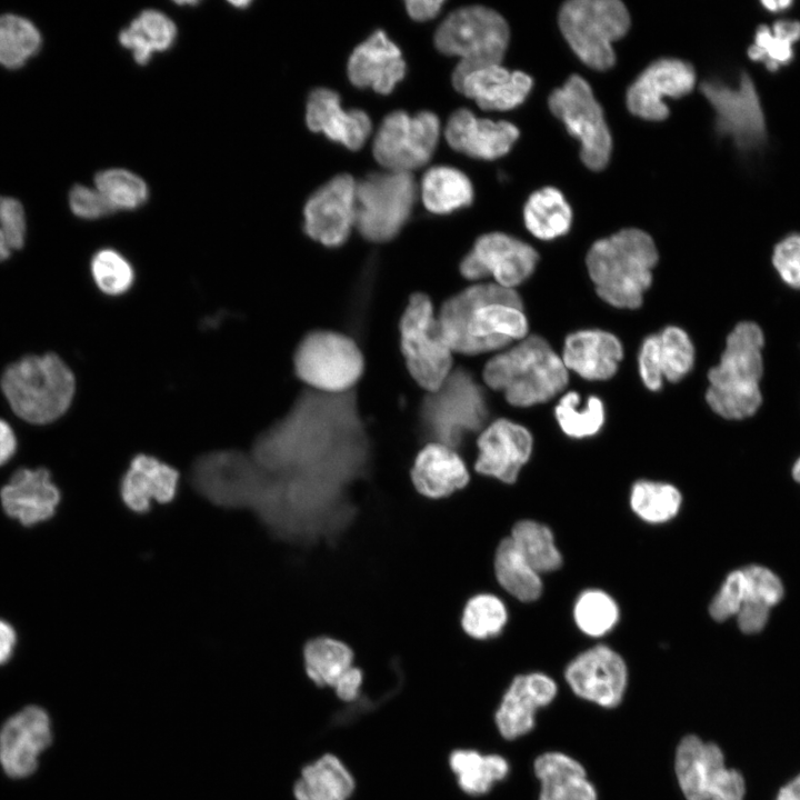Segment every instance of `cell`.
Masks as SVG:
<instances>
[{"label": "cell", "mask_w": 800, "mask_h": 800, "mask_svg": "<svg viewBox=\"0 0 800 800\" xmlns=\"http://www.w3.org/2000/svg\"><path fill=\"white\" fill-rule=\"evenodd\" d=\"M96 189L116 210H132L148 199L144 181L124 169H109L99 172L94 179Z\"/></svg>", "instance_id": "47"}, {"label": "cell", "mask_w": 800, "mask_h": 800, "mask_svg": "<svg viewBox=\"0 0 800 800\" xmlns=\"http://www.w3.org/2000/svg\"><path fill=\"white\" fill-rule=\"evenodd\" d=\"M307 126L351 150H358L371 132V121L361 110L344 111L337 92L318 88L311 91L306 112Z\"/></svg>", "instance_id": "28"}, {"label": "cell", "mask_w": 800, "mask_h": 800, "mask_svg": "<svg viewBox=\"0 0 800 800\" xmlns=\"http://www.w3.org/2000/svg\"><path fill=\"white\" fill-rule=\"evenodd\" d=\"M416 199L417 184L410 172L370 173L356 183L354 227L368 241H390L408 221Z\"/></svg>", "instance_id": "10"}, {"label": "cell", "mask_w": 800, "mask_h": 800, "mask_svg": "<svg viewBox=\"0 0 800 800\" xmlns=\"http://www.w3.org/2000/svg\"><path fill=\"white\" fill-rule=\"evenodd\" d=\"M533 772L540 782L538 800H598L586 768L567 753L548 751L538 756Z\"/></svg>", "instance_id": "33"}, {"label": "cell", "mask_w": 800, "mask_h": 800, "mask_svg": "<svg viewBox=\"0 0 800 800\" xmlns=\"http://www.w3.org/2000/svg\"><path fill=\"white\" fill-rule=\"evenodd\" d=\"M694 348L688 333L669 326L661 332L648 336L638 356L639 374L651 391H659L663 380L678 382L693 367Z\"/></svg>", "instance_id": "24"}, {"label": "cell", "mask_w": 800, "mask_h": 800, "mask_svg": "<svg viewBox=\"0 0 800 800\" xmlns=\"http://www.w3.org/2000/svg\"><path fill=\"white\" fill-rule=\"evenodd\" d=\"M623 358L620 340L603 330H580L566 338L562 361L580 377L591 381L613 377Z\"/></svg>", "instance_id": "30"}, {"label": "cell", "mask_w": 800, "mask_h": 800, "mask_svg": "<svg viewBox=\"0 0 800 800\" xmlns=\"http://www.w3.org/2000/svg\"><path fill=\"white\" fill-rule=\"evenodd\" d=\"M297 377L312 390L341 393L361 378L364 360L357 342L340 332L316 330L306 334L293 356Z\"/></svg>", "instance_id": "11"}, {"label": "cell", "mask_w": 800, "mask_h": 800, "mask_svg": "<svg viewBox=\"0 0 800 800\" xmlns=\"http://www.w3.org/2000/svg\"><path fill=\"white\" fill-rule=\"evenodd\" d=\"M539 256L528 243L502 232L479 237L463 257L459 270L474 281L492 277L494 283L514 289L534 271Z\"/></svg>", "instance_id": "17"}, {"label": "cell", "mask_w": 800, "mask_h": 800, "mask_svg": "<svg viewBox=\"0 0 800 800\" xmlns=\"http://www.w3.org/2000/svg\"><path fill=\"white\" fill-rule=\"evenodd\" d=\"M1 388L12 410L31 423H48L69 408L73 373L54 353L28 356L7 368Z\"/></svg>", "instance_id": "7"}, {"label": "cell", "mask_w": 800, "mask_h": 800, "mask_svg": "<svg viewBox=\"0 0 800 800\" xmlns=\"http://www.w3.org/2000/svg\"><path fill=\"white\" fill-rule=\"evenodd\" d=\"M532 446V436L526 427L508 419H497L478 437L474 469L483 476L513 483L528 462Z\"/></svg>", "instance_id": "22"}, {"label": "cell", "mask_w": 800, "mask_h": 800, "mask_svg": "<svg viewBox=\"0 0 800 800\" xmlns=\"http://www.w3.org/2000/svg\"><path fill=\"white\" fill-rule=\"evenodd\" d=\"M523 220L531 234L553 240L566 234L572 222V210L560 190L544 187L534 191L523 208Z\"/></svg>", "instance_id": "36"}, {"label": "cell", "mask_w": 800, "mask_h": 800, "mask_svg": "<svg viewBox=\"0 0 800 800\" xmlns=\"http://www.w3.org/2000/svg\"><path fill=\"white\" fill-rule=\"evenodd\" d=\"M490 417L483 388L464 368L453 369L442 384L420 402L418 426L431 443L460 448L467 436L482 431Z\"/></svg>", "instance_id": "6"}, {"label": "cell", "mask_w": 800, "mask_h": 800, "mask_svg": "<svg viewBox=\"0 0 800 800\" xmlns=\"http://www.w3.org/2000/svg\"><path fill=\"white\" fill-rule=\"evenodd\" d=\"M743 579L740 569L732 570L724 579L709 606V613L716 621L736 617L742 604Z\"/></svg>", "instance_id": "52"}, {"label": "cell", "mask_w": 800, "mask_h": 800, "mask_svg": "<svg viewBox=\"0 0 800 800\" xmlns=\"http://www.w3.org/2000/svg\"><path fill=\"white\" fill-rule=\"evenodd\" d=\"M464 461L451 448L428 443L419 451L411 468V480L419 493L439 499L464 488L469 482Z\"/></svg>", "instance_id": "32"}, {"label": "cell", "mask_w": 800, "mask_h": 800, "mask_svg": "<svg viewBox=\"0 0 800 800\" xmlns=\"http://www.w3.org/2000/svg\"><path fill=\"white\" fill-rule=\"evenodd\" d=\"M250 453L267 470L253 512L276 537L332 543L352 523L350 490L368 476L373 453L354 389L304 390Z\"/></svg>", "instance_id": "1"}, {"label": "cell", "mask_w": 800, "mask_h": 800, "mask_svg": "<svg viewBox=\"0 0 800 800\" xmlns=\"http://www.w3.org/2000/svg\"><path fill=\"white\" fill-rule=\"evenodd\" d=\"M439 134L440 122L434 113L393 111L376 133L373 156L388 171L410 172L431 159Z\"/></svg>", "instance_id": "15"}, {"label": "cell", "mask_w": 800, "mask_h": 800, "mask_svg": "<svg viewBox=\"0 0 800 800\" xmlns=\"http://www.w3.org/2000/svg\"><path fill=\"white\" fill-rule=\"evenodd\" d=\"M573 618L581 632L598 638L614 628L619 620V608L607 592L588 589L577 598Z\"/></svg>", "instance_id": "45"}, {"label": "cell", "mask_w": 800, "mask_h": 800, "mask_svg": "<svg viewBox=\"0 0 800 800\" xmlns=\"http://www.w3.org/2000/svg\"><path fill=\"white\" fill-rule=\"evenodd\" d=\"M4 512L23 526L51 518L60 502V491L44 468L18 470L1 489Z\"/></svg>", "instance_id": "26"}, {"label": "cell", "mask_w": 800, "mask_h": 800, "mask_svg": "<svg viewBox=\"0 0 800 800\" xmlns=\"http://www.w3.org/2000/svg\"><path fill=\"white\" fill-rule=\"evenodd\" d=\"M682 503L678 488L667 482L639 480L630 493V507L643 521L664 523L674 518Z\"/></svg>", "instance_id": "42"}, {"label": "cell", "mask_w": 800, "mask_h": 800, "mask_svg": "<svg viewBox=\"0 0 800 800\" xmlns=\"http://www.w3.org/2000/svg\"><path fill=\"white\" fill-rule=\"evenodd\" d=\"M772 32L780 34L793 43L800 39V22L794 20H778L772 26Z\"/></svg>", "instance_id": "59"}, {"label": "cell", "mask_w": 800, "mask_h": 800, "mask_svg": "<svg viewBox=\"0 0 800 800\" xmlns=\"http://www.w3.org/2000/svg\"><path fill=\"white\" fill-rule=\"evenodd\" d=\"M761 3L768 10L776 11L789 7L792 2L790 0H763Z\"/></svg>", "instance_id": "61"}, {"label": "cell", "mask_w": 800, "mask_h": 800, "mask_svg": "<svg viewBox=\"0 0 800 800\" xmlns=\"http://www.w3.org/2000/svg\"><path fill=\"white\" fill-rule=\"evenodd\" d=\"M700 89L714 110L719 133L729 136L738 147L744 149L764 139V113L753 80L748 73L743 72L736 86L708 80L701 83Z\"/></svg>", "instance_id": "16"}, {"label": "cell", "mask_w": 800, "mask_h": 800, "mask_svg": "<svg viewBox=\"0 0 800 800\" xmlns=\"http://www.w3.org/2000/svg\"><path fill=\"white\" fill-rule=\"evenodd\" d=\"M17 440L10 426L0 419V466L7 462L16 451Z\"/></svg>", "instance_id": "58"}, {"label": "cell", "mask_w": 800, "mask_h": 800, "mask_svg": "<svg viewBox=\"0 0 800 800\" xmlns=\"http://www.w3.org/2000/svg\"><path fill=\"white\" fill-rule=\"evenodd\" d=\"M674 772L686 800H744L742 774L726 766L718 744L696 734L684 736L678 743Z\"/></svg>", "instance_id": "13"}, {"label": "cell", "mask_w": 800, "mask_h": 800, "mask_svg": "<svg viewBox=\"0 0 800 800\" xmlns=\"http://www.w3.org/2000/svg\"><path fill=\"white\" fill-rule=\"evenodd\" d=\"M356 181L338 174L320 187L306 202L304 232L326 247L343 244L356 220Z\"/></svg>", "instance_id": "19"}, {"label": "cell", "mask_w": 800, "mask_h": 800, "mask_svg": "<svg viewBox=\"0 0 800 800\" xmlns=\"http://www.w3.org/2000/svg\"><path fill=\"white\" fill-rule=\"evenodd\" d=\"M483 380L489 388L501 391L510 404L531 407L562 391L568 371L542 337L530 336L492 357L484 366Z\"/></svg>", "instance_id": "5"}, {"label": "cell", "mask_w": 800, "mask_h": 800, "mask_svg": "<svg viewBox=\"0 0 800 800\" xmlns=\"http://www.w3.org/2000/svg\"><path fill=\"white\" fill-rule=\"evenodd\" d=\"M557 693V682L546 673L516 676L494 711L493 720L499 734L506 740L528 734L536 726L538 710L549 706Z\"/></svg>", "instance_id": "23"}, {"label": "cell", "mask_w": 800, "mask_h": 800, "mask_svg": "<svg viewBox=\"0 0 800 800\" xmlns=\"http://www.w3.org/2000/svg\"><path fill=\"white\" fill-rule=\"evenodd\" d=\"M531 88L529 74L492 64L467 73L456 90L473 99L483 110L503 111L521 104Z\"/></svg>", "instance_id": "31"}, {"label": "cell", "mask_w": 800, "mask_h": 800, "mask_svg": "<svg viewBox=\"0 0 800 800\" xmlns=\"http://www.w3.org/2000/svg\"><path fill=\"white\" fill-rule=\"evenodd\" d=\"M514 289L494 282L477 283L447 299L437 321L452 352L477 356L524 339L528 320Z\"/></svg>", "instance_id": "2"}, {"label": "cell", "mask_w": 800, "mask_h": 800, "mask_svg": "<svg viewBox=\"0 0 800 800\" xmlns=\"http://www.w3.org/2000/svg\"><path fill=\"white\" fill-rule=\"evenodd\" d=\"M399 331L410 376L428 392L437 390L452 371V351L442 339L428 294L410 296Z\"/></svg>", "instance_id": "12"}, {"label": "cell", "mask_w": 800, "mask_h": 800, "mask_svg": "<svg viewBox=\"0 0 800 800\" xmlns=\"http://www.w3.org/2000/svg\"><path fill=\"white\" fill-rule=\"evenodd\" d=\"M658 252L652 238L628 228L596 241L587 268L599 297L620 309L639 308L651 286Z\"/></svg>", "instance_id": "3"}, {"label": "cell", "mask_w": 800, "mask_h": 800, "mask_svg": "<svg viewBox=\"0 0 800 800\" xmlns=\"http://www.w3.org/2000/svg\"><path fill=\"white\" fill-rule=\"evenodd\" d=\"M41 36L29 20L14 16H0V64L16 69L36 54Z\"/></svg>", "instance_id": "44"}, {"label": "cell", "mask_w": 800, "mask_h": 800, "mask_svg": "<svg viewBox=\"0 0 800 800\" xmlns=\"http://www.w3.org/2000/svg\"><path fill=\"white\" fill-rule=\"evenodd\" d=\"M444 134L452 149L472 158L493 160L510 151L519 130L510 122L479 119L468 109H459L450 116Z\"/></svg>", "instance_id": "25"}, {"label": "cell", "mask_w": 800, "mask_h": 800, "mask_svg": "<svg viewBox=\"0 0 800 800\" xmlns=\"http://www.w3.org/2000/svg\"><path fill=\"white\" fill-rule=\"evenodd\" d=\"M509 42V28L494 10L468 6L451 12L434 33L437 49L460 58L452 73L456 88L462 78L477 69L500 64Z\"/></svg>", "instance_id": "8"}, {"label": "cell", "mask_w": 800, "mask_h": 800, "mask_svg": "<svg viewBox=\"0 0 800 800\" xmlns=\"http://www.w3.org/2000/svg\"><path fill=\"white\" fill-rule=\"evenodd\" d=\"M507 621L508 611L502 600L494 594L480 593L466 603L461 624L471 638L487 640L500 634Z\"/></svg>", "instance_id": "46"}, {"label": "cell", "mask_w": 800, "mask_h": 800, "mask_svg": "<svg viewBox=\"0 0 800 800\" xmlns=\"http://www.w3.org/2000/svg\"><path fill=\"white\" fill-rule=\"evenodd\" d=\"M792 477L798 483H800V457L793 463Z\"/></svg>", "instance_id": "62"}, {"label": "cell", "mask_w": 800, "mask_h": 800, "mask_svg": "<svg viewBox=\"0 0 800 800\" xmlns=\"http://www.w3.org/2000/svg\"><path fill=\"white\" fill-rule=\"evenodd\" d=\"M741 570L743 579L741 608L764 607L771 610L782 600L783 583L772 570L760 564H749Z\"/></svg>", "instance_id": "48"}, {"label": "cell", "mask_w": 800, "mask_h": 800, "mask_svg": "<svg viewBox=\"0 0 800 800\" xmlns=\"http://www.w3.org/2000/svg\"><path fill=\"white\" fill-rule=\"evenodd\" d=\"M362 684V670L352 666L339 678L332 689L339 700L343 702H353L360 697Z\"/></svg>", "instance_id": "55"}, {"label": "cell", "mask_w": 800, "mask_h": 800, "mask_svg": "<svg viewBox=\"0 0 800 800\" xmlns=\"http://www.w3.org/2000/svg\"><path fill=\"white\" fill-rule=\"evenodd\" d=\"M749 58L753 61H760L766 67L776 71L780 64L787 63L792 59V43L766 26L758 27L754 34V43L748 48Z\"/></svg>", "instance_id": "50"}, {"label": "cell", "mask_w": 800, "mask_h": 800, "mask_svg": "<svg viewBox=\"0 0 800 800\" xmlns=\"http://www.w3.org/2000/svg\"><path fill=\"white\" fill-rule=\"evenodd\" d=\"M448 766L460 790L472 797L488 793L510 772L509 761L503 756L471 748L454 749L448 757Z\"/></svg>", "instance_id": "35"}, {"label": "cell", "mask_w": 800, "mask_h": 800, "mask_svg": "<svg viewBox=\"0 0 800 800\" xmlns=\"http://www.w3.org/2000/svg\"><path fill=\"white\" fill-rule=\"evenodd\" d=\"M17 636L14 629L0 619V664L6 663L14 649Z\"/></svg>", "instance_id": "57"}, {"label": "cell", "mask_w": 800, "mask_h": 800, "mask_svg": "<svg viewBox=\"0 0 800 800\" xmlns=\"http://www.w3.org/2000/svg\"><path fill=\"white\" fill-rule=\"evenodd\" d=\"M404 73L400 49L381 30L357 46L348 62V77L354 86L382 94L390 93Z\"/></svg>", "instance_id": "27"}, {"label": "cell", "mask_w": 800, "mask_h": 800, "mask_svg": "<svg viewBox=\"0 0 800 800\" xmlns=\"http://www.w3.org/2000/svg\"><path fill=\"white\" fill-rule=\"evenodd\" d=\"M561 430L570 438L582 439L597 434L606 419L604 404L597 396H590L581 407V397L574 391L561 397L554 408Z\"/></svg>", "instance_id": "43"}, {"label": "cell", "mask_w": 800, "mask_h": 800, "mask_svg": "<svg viewBox=\"0 0 800 800\" xmlns=\"http://www.w3.org/2000/svg\"><path fill=\"white\" fill-rule=\"evenodd\" d=\"M776 800H800V774L779 790Z\"/></svg>", "instance_id": "60"}, {"label": "cell", "mask_w": 800, "mask_h": 800, "mask_svg": "<svg viewBox=\"0 0 800 800\" xmlns=\"http://www.w3.org/2000/svg\"><path fill=\"white\" fill-rule=\"evenodd\" d=\"M764 334L753 321H741L726 339L720 361L708 372L706 401L728 420L752 417L762 403Z\"/></svg>", "instance_id": "4"}, {"label": "cell", "mask_w": 800, "mask_h": 800, "mask_svg": "<svg viewBox=\"0 0 800 800\" xmlns=\"http://www.w3.org/2000/svg\"><path fill=\"white\" fill-rule=\"evenodd\" d=\"M176 37V24L166 14L148 9L120 32L119 41L131 50L137 63L146 64L153 52L169 49Z\"/></svg>", "instance_id": "37"}, {"label": "cell", "mask_w": 800, "mask_h": 800, "mask_svg": "<svg viewBox=\"0 0 800 800\" xmlns=\"http://www.w3.org/2000/svg\"><path fill=\"white\" fill-rule=\"evenodd\" d=\"M72 212L83 219H98L117 211L97 190L84 186H74L69 196Z\"/></svg>", "instance_id": "54"}, {"label": "cell", "mask_w": 800, "mask_h": 800, "mask_svg": "<svg viewBox=\"0 0 800 800\" xmlns=\"http://www.w3.org/2000/svg\"><path fill=\"white\" fill-rule=\"evenodd\" d=\"M494 573L500 586L522 602L537 600L542 592L540 573L523 558L510 537L499 543Z\"/></svg>", "instance_id": "39"}, {"label": "cell", "mask_w": 800, "mask_h": 800, "mask_svg": "<svg viewBox=\"0 0 800 800\" xmlns=\"http://www.w3.org/2000/svg\"><path fill=\"white\" fill-rule=\"evenodd\" d=\"M354 653L344 642L329 637L309 640L303 648L304 669L320 688H332L353 664Z\"/></svg>", "instance_id": "40"}, {"label": "cell", "mask_w": 800, "mask_h": 800, "mask_svg": "<svg viewBox=\"0 0 800 800\" xmlns=\"http://www.w3.org/2000/svg\"><path fill=\"white\" fill-rule=\"evenodd\" d=\"M420 191L424 207L439 214L467 207L473 199L468 177L456 168L444 166L430 168L423 174Z\"/></svg>", "instance_id": "38"}, {"label": "cell", "mask_w": 800, "mask_h": 800, "mask_svg": "<svg viewBox=\"0 0 800 800\" xmlns=\"http://www.w3.org/2000/svg\"><path fill=\"white\" fill-rule=\"evenodd\" d=\"M442 4L440 0H409L406 8L412 19L423 21L437 16Z\"/></svg>", "instance_id": "56"}, {"label": "cell", "mask_w": 800, "mask_h": 800, "mask_svg": "<svg viewBox=\"0 0 800 800\" xmlns=\"http://www.w3.org/2000/svg\"><path fill=\"white\" fill-rule=\"evenodd\" d=\"M692 66L676 58H662L648 66L627 91V107L634 116L660 121L669 116L666 98H680L694 87Z\"/></svg>", "instance_id": "20"}, {"label": "cell", "mask_w": 800, "mask_h": 800, "mask_svg": "<svg viewBox=\"0 0 800 800\" xmlns=\"http://www.w3.org/2000/svg\"><path fill=\"white\" fill-rule=\"evenodd\" d=\"M91 273L99 289L111 296L124 293L133 282V269L128 260L112 249L98 251L91 261Z\"/></svg>", "instance_id": "49"}, {"label": "cell", "mask_w": 800, "mask_h": 800, "mask_svg": "<svg viewBox=\"0 0 800 800\" xmlns=\"http://www.w3.org/2000/svg\"><path fill=\"white\" fill-rule=\"evenodd\" d=\"M510 539L523 558L540 574L558 570L562 557L556 546L550 528L534 520L518 521L511 530Z\"/></svg>", "instance_id": "41"}, {"label": "cell", "mask_w": 800, "mask_h": 800, "mask_svg": "<svg viewBox=\"0 0 800 800\" xmlns=\"http://www.w3.org/2000/svg\"><path fill=\"white\" fill-rule=\"evenodd\" d=\"M52 741L50 718L38 706H28L0 729V764L11 778H26L39 764L40 753Z\"/></svg>", "instance_id": "21"}, {"label": "cell", "mask_w": 800, "mask_h": 800, "mask_svg": "<svg viewBox=\"0 0 800 800\" xmlns=\"http://www.w3.org/2000/svg\"><path fill=\"white\" fill-rule=\"evenodd\" d=\"M179 472L166 462L138 454L124 472L120 482V496L128 509L144 513L151 502L169 503L177 494Z\"/></svg>", "instance_id": "29"}, {"label": "cell", "mask_w": 800, "mask_h": 800, "mask_svg": "<svg viewBox=\"0 0 800 800\" xmlns=\"http://www.w3.org/2000/svg\"><path fill=\"white\" fill-rule=\"evenodd\" d=\"M559 27L577 57L594 70L614 64L613 42L630 27L626 6L618 0H572L559 12Z\"/></svg>", "instance_id": "9"}, {"label": "cell", "mask_w": 800, "mask_h": 800, "mask_svg": "<svg viewBox=\"0 0 800 800\" xmlns=\"http://www.w3.org/2000/svg\"><path fill=\"white\" fill-rule=\"evenodd\" d=\"M572 692L601 708L619 706L628 686V668L613 649L599 644L572 659L564 670Z\"/></svg>", "instance_id": "18"}, {"label": "cell", "mask_w": 800, "mask_h": 800, "mask_svg": "<svg viewBox=\"0 0 800 800\" xmlns=\"http://www.w3.org/2000/svg\"><path fill=\"white\" fill-rule=\"evenodd\" d=\"M356 779L333 753H324L304 766L293 786L296 800H350Z\"/></svg>", "instance_id": "34"}, {"label": "cell", "mask_w": 800, "mask_h": 800, "mask_svg": "<svg viewBox=\"0 0 800 800\" xmlns=\"http://www.w3.org/2000/svg\"><path fill=\"white\" fill-rule=\"evenodd\" d=\"M551 112L580 142V158L591 170H601L609 162L612 139L603 111L589 83L572 74L549 97Z\"/></svg>", "instance_id": "14"}, {"label": "cell", "mask_w": 800, "mask_h": 800, "mask_svg": "<svg viewBox=\"0 0 800 800\" xmlns=\"http://www.w3.org/2000/svg\"><path fill=\"white\" fill-rule=\"evenodd\" d=\"M26 238V218L20 202L0 196V261L20 249Z\"/></svg>", "instance_id": "51"}, {"label": "cell", "mask_w": 800, "mask_h": 800, "mask_svg": "<svg viewBox=\"0 0 800 800\" xmlns=\"http://www.w3.org/2000/svg\"><path fill=\"white\" fill-rule=\"evenodd\" d=\"M772 264L786 284L800 290V233H791L774 246Z\"/></svg>", "instance_id": "53"}]
</instances>
